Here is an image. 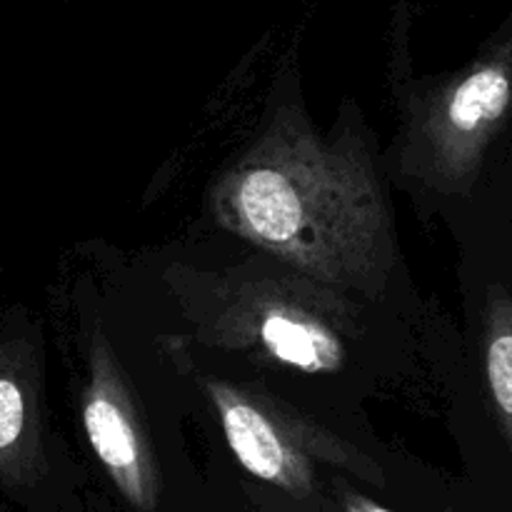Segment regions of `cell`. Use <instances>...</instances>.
Here are the masks:
<instances>
[{
  "label": "cell",
  "mask_w": 512,
  "mask_h": 512,
  "mask_svg": "<svg viewBox=\"0 0 512 512\" xmlns=\"http://www.w3.org/2000/svg\"><path fill=\"white\" fill-rule=\"evenodd\" d=\"M512 113V65H475L433 93L398 108V130L383 148L385 175L423 218L475 205L488 153Z\"/></svg>",
  "instance_id": "cell-3"
},
{
  "label": "cell",
  "mask_w": 512,
  "mask_h": 512,
  "mask_svg": "<svg viewBox=\"0 0 512 512\" xmlns=\"http://www.w3.org/2000/svg\"><path fill=\"white\" fill-rule=\"evenodd\" d=\"M138 298L165 355L338 428H365V403L430 360L433 318L320 283L218 230L145 260Z\"/></svg>",
  "instance_id": "cell-1"
},
{
  "label": "cell",
  "mask_w": 512,
  "mask_h": 512,
  "mask_svg": "<svg viewBox=\"0 0 512 512\" xmlns=\"http://www.w3.org/2000/svg\"><path fill=\"white\" fill-rule=\"evenodd\" d=\"M65 448L45 408V343L28 310L0 308V488L30 495L55 473Z\"/></svg>",
  "instance_id": "cell-5"
},
{
  "label": "cell",
  "mask_w": 512,
  "mask_h": 512,
  "mask_svg": "<svg viewBox=\"0 0 512 512\" xmlns=\"http://www.w3.org/2000/svg\"><path fill=\"white\" fill-rule=\"evenodd\" d=\"M330 485H333L335 498H338V505L343 512H395L385 508V505L378 503L375 498H370V495H365L363 490H360V480L353 478V475L333 473Z\"/></svg>",
  "instance_id": "cell-6"
},
{
  "label": "cell",
  "mask_w": 512,
  "mask_h": 512,
  "mask_svg": "<svg viewBox=\"0 0 512 512\" xmlns=\"http://www.w3.org/2000/svg\"><path fill=\"white\" fill-rule=\"evenodd\" d=\"M73 333L75 408L90 455L113 483L120 498L138 512L158 510L163 495V458H160L158 398H138L128 350V330L115 335L108 310L95 298H75Z\"/></svg>",
  "instance_id": "cell-4"
},
{
  "label": "cell",
  "mask_w": 512,
  "mask_h": 512,
  "mask_svg": "<svg viewBox=\"0 0 512 512\" xmlns=\"http://www.w3.org/2000/svg\"><path fill=\"white\" fill-rule=\"evenodd\" d=\"M383 148L363 110L340 108L328 133L300 100H273L205 198L218 233L300 273L425 318L400 250Z\"/></svg>",
  "instance_id": "cell-2"
}]
</instances>
